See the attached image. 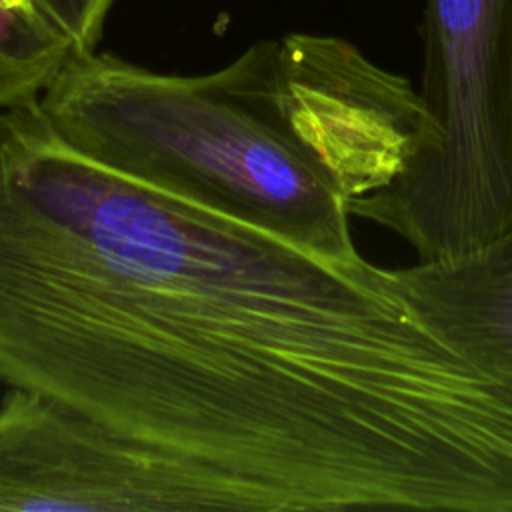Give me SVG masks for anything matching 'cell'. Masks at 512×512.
<instances>
[{"label":"cell","instance_id":"3957f363","mask_svg":"<svg viewBox=\"0 0 512 512\" xmlns=\"http://www.w3.org/2000/svg\"><path fill=\"white\" fill-rule=\"evenodd\" d=\"M420 32L436 140L350 214L434 260L512 228V0H424Z\"/></svg>","mask_w":512,"mask_h":512},{"label":"cell","instance_id":"6da1fadb","mask_svg":"<svg viewBox=\"0 0 512 512\" xmlns=\"http://www.w3.org/2000/svg\"><path fill=\"white\" fill-rule=\"evenodd\" d=\"M0 384L228 486L246 512H488L512 394L384 268L332 260L0 110Z\"/></svg>","mask_w":512,"mask_h":512},{"label":"cell","instance_id":"52a82bcc","mask_svg":"<svg viewBox=\"0 0 512 512\" xmlns=\"http://www.w3.org/2000/svg\"><path fill=\"white\" fill-rule=\"evenodd\" d=\"M34 10L68 38L72 50L92 52L114 0H30Z\"/></svg>","mask_w":512,"mask_h":512},{"label":"cell","instance_id":"277c9868","mask_svg":"<svg viewBox=\"0 0 512 512\" xmlns=\"http://www.w3.org/2000/svg\"><path fill=\"white\" fill-rule=\"evenodd\" d=\"M0 510H242L222 482L46 396H0Z\"/></svg>","mask_w":512,"mask_h":512},{"label":"cell","instance_id":"5b68a950","mask_svg":"<svg viewBox=\"0 0 512 512\" xmlns=\"http://www.w3.org/2000/svg\"><path fill=\"white\" fill-rule=\"evenodd\" d=\"M384 272L434 336L512 394V228L468 252Z\"/></svg>","mask_w":512,"mask_h":512},{"label":"cell","instance_id":"ba28073f","mask_svg":"<svg viewBox=\"0 0 512 512\" xmlns=\"http://www.w3.org/2000/svg\"><path fill=\"white\" fill-rule=\"evenodd\" d=\"M14 2H22V4H30V0H14ZM32 6V4H30ZM34 8V6H32Z\"/></svg>","mask_w":512,"mask_h":512},{"label":"cell","instance_id":"8992f818","mask_svg":"<svg viewBox=\"0 0 512 512\" xmlns=\"http://www.w3.org/2000/svg\"><path fill=\"white\" fill-rule=\"evenodd\" d=\"M72 44L30 4L0 0V110L38 102Z\"/></svg>","mask_w":512,"mask_h":512},{"label":"cell","instance_id":"7a4b0ae2","mask_svg":"<svg viewBox=\"0 0 512 512\" xmlns=\"http://www.w3.org/2000/svg\"><path fill=\"white\" fill-rule=\"evenodd\" d=\"M36 106L68 148L104 168L312 254L360 258L354 194L288 108L280 40L196 76L72 50Z\"/></svg>","mask_w":512,"mask_h":512}]
</instances>
